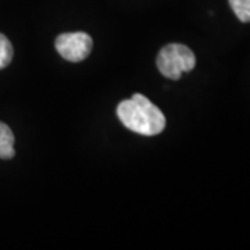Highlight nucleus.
Segmentation results:
<instances>
[{"label": "nucleus", "mask_w": 250, "mask_h": 250, "mask_svg": "<svg viewBox=\"0 0 250 250\" xmlns=\"http://www.w3.org/2000/svg\"><path fill=\"white\" fill-rule=\"evenodd\" d=\"M117 116L125 128L135 134L153 136L166 128V117L160 108L141 93L123 100L117 107Z\"/></svg>", "instance_id": "nucleus-1"}, {"label": "nucleus", "mask_w": 250, "mask_h": 250, "mask_svg": "<svg viewBox=\"0 0 250 250\" xmlns=\"http://www.w3.org/2000/svg\"><path fill=\"white\" fill-rule=\"evenodd\" d=\"M157 68L159 71L170 80L177 81L184 72L192 71L196 65L195 53L185 45L170 43L166 45L157 56Z\"/></svg>", "instance_id": "nucleus-2"}, {"label": "nucleus", "mask_w": 250, "mask_h": 250, "mask_svg": "<svg viewBox=\"0 0 250 250\" xmlns=\"http://www.w3.org/2000/svg\"><path fill=\"white\" fill-rule=\"evenodd\" d=\"M93 47V41L86 32H67L57 36L56 50L67 62H80L85 60Z\"/></svg>", "instance_id": "nucleus-3"}, {"label": "nucleus", "mask_w": 250, "mask_h": 250, "mask_svg": "<svg viewBox=\"0 0 250 250\" xmlns=\"http://www.w3.org/2000/svg\"><path fill=\"white\" fill-rule=\"evenodd\" d=\"M14 134L7 125L0 123V159H11L14 157Z\"/></svg>", "instance_id": "nucleus-4"}, {"label": "nucleus", "mask_w": 250, "mask_h": 250, "mask_svg": "<svg viewBox=\"0 0 250 250\" xmlns=\"http://www.w3.org/2000/svg\"><path fill=\"white\" fill-rule=\"evenodd\" d=\"M229 6L242 22H250V0H228Z\"/></svg>", "instance_id": "nucleus-5"}, {"label": "nucleus", "mask_w": 250, "mask_h": 250, "mask_svg": "<svg viewBox=\"0 0 250 250\" xmlns=\"http://www.w3.org/2000/svg\"><path fill=\"white\" fill-rule=\"evenodd\" d=\"M13 46L3 34H0V70L6 68L13 60Z\"/></svg>", "instance_id": "nucleus-6"}]
</instances>
